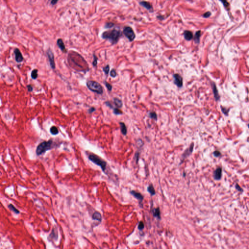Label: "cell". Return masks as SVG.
Here are the masks:
<instances>
[{"label":"cell","mask_w":249,"mask_h":249,"mask_svg":"<svg viewBox=\"0 0 249 249\" xmlns=\"http://www.w3.org/2000/svg\"><path fill=\"white\" fill-rule=\"evenodd\" d=\"M68 61L72 67L76 70L84 71L87 70L88 65L83 57L77 52L71 51L68 57Z\"/></svg>","instance_id":"obj_1"},{"label":"cell","mask_w":249,"mask_h":249,"mask_svg":"<svg viewBox=\"0 0 249 249\" xmlns=\"http://www.w3.org/2000/svg\"><path fill=\"white\" fill-rule=\"evenodd\" d=\"M122 36V33L120 30L113 29L104 32L102 34V37L103 39L108 40L111 44H114L118 42Z\"/></svg>","instance_id":"obj_2"},{"label":"cell","mask_w":249,"mask_h":249,"mask_svg":"<svg viewBox=\"0 0 249 249\" xmlns=\"http://www.w3.org/2000/svg\"><path fill=\"white\" fill-rule=\"evenodd\" d=\"M53 141L50 140L48 141H44L38 145L36 149V154L40 156L44 153L47 150H50L53 148Z\"/></svg>","instance_id":"obj_3"},{"label":"cell","mask_w":249,"mask_h":249,"mask_svg":"<svg viewBox=\"0 0 249 249\" xmlns=\"http://www.w3.org/2000/svg\"><path fill=\"white\" fill-rule=\"evenodd\" d=\"M89 159L94 164L100 166L103 172H105L107 166V162L106 161L102 160L98 156L92 154H90L89 156Z\"/></svg>","instance_id":"obj_4"},{"label":"cell","mask_w":249,"mask_h":249,"mask_svg":"<svg viewBox=\"0 0 249 249\" xmlns=\"http://www.w3.org/2000/svg\"><path fill=\"white\" fill-rule=\"evenodd\" d=\"M87 86L91 91L98 94H102L103 90L102 86L97 82L95 81H89L87 82Z\"/></svg>","instance_id":"obj_5"},{"label":"cell","mask_w":249,"mask_h":249,"mask_svg":"<svg viewBox=\"0 0 249 249\" xmlns=\"http://www.w3.org/2000/svg\"><path fill=\"white\" fill-rule=\"evenodd\" d=\"M123 34L127 37L129 42H132L135 38V34L132 28L130 26H125L123 29Z\"/></svg>","instance_id":"obj_6"},{"label":"cell","mask_w":249,"mask_h":249,"mask_svg":"<svg viewBox=\"0 0 249 249\" xmlns=\"http://www.w3.org/2000/svg\"><path fill=\"white\" fill-rule=\"evenodd\" d=\"M46 54L48 56V58L49 59L51 67L53 69H55V60H54V54L52 51L50 49H48L47 51Z\"/></svg>","instance_id":"obj_7"},{"label":"cell","mask_w":249,"mask_h":249,"mask_svg":"<svg viewBox=\"0 0 249 249\" xmlns=\"http://www.w3.org/2000/svg\"><path fill=\"white\" fill-rule=\"evenodd\" d=\"M14 53L15 56V60L16 62L20 63L22 62L23 60V55L18 48H15L14 50Z\"/></svg>","instance_id":"obj_8"},{"label":"cell","mask_w":249,"mask_h":249,"mask_svg":"<svg viewBox=\"0 0 249 249\" xmlns=\"http://www.w3.org/2000/svg\"><path fill=\"white\" fill-rule=\"evenodd\" d=\"M174 83L179 87H181L183 86V78L179 74H175L173 75Z\"/></svg>","instance_id":"obj_9"},{"label":"cell","mask_w":249,"mask_h":249,"mask_svg":"<svg viewBox=\"0 0 249 249\" xmlns=\"http://www.w3.org/2000/svg\"><path fill=\"white\" fill-rule=\"evenodd\" d=\"M222 177V169L221 167L217 168L214 172V178L216 180H221Z\"/></svg>","instance_id":"obj_10"},{"label":"cell","mask_w":249,"mask_h":249,"mask_svg":"<svg viewBox=\"0 0 249 249\" xmlns=\"http://www.w3.org/2000/svg\"><path fill=\"white\" fill-rule=\"evenodd\" d=\"M56 43H57V46H59V47L60 48V49L61 50L62 52H64V53H66L67 52L65 45L61 39H59L58 40H57Z\"/></svg>","instance_id":"obj_11"},{"label":"cell","mask_w":249,"mask_h":249,"mask_svg":"<svg viewBox=\"0 0 249 249\" xmlns=\"http://www.w3.org/2000/svg\"><path fill=\"white\" fill-rule=\"evenodd\" d=\"M193 148H194V144H193V143H192V145L190 146V148L188 149H187L184 151V154H183V157L184 159L186 158L188 156H189L191 154V153H192L193 150Z\"/></svg>","instance_id":"obj_12"},{"label":"cell","mask_w":249,"mask_h":249,"mask_svg":"<svg viewBox=\"0 0 249 249\" xmlns=\"http://www.w3.org/2000/svg\"><path fill=\"white\" fill-rule=\"evenodd\" d=\"M130 194L134 197H135L136 198H137V199L139 200L140 201V202H142V201L143 200V195H142V194L141 193H140L139 192H137L135 191L132 190V191H130Z\"/></svg>","instance_id":"obj_13"},{"label":"cell","mask_w":249,"mask_h":249,"mask_svg":"<svg viewBox=\"0 0 249 249\" xmlns=\"http://www.w3.org/2000/svg\"><path fill=\"white\" fill-rule=\"evenodd\" d=\"M92 218L93 220H96L101 222L102 221V216L99 212L95 211L92 216Z\"/></svg>","instance_id":"obj_14"},{"label":"cell","mask_w":249,"mask_h":249,"mask_svg":"<svg viewBox=\"0 0 249 249\" xmlns=\"http://www.w3.org/2000/svg\"><path fill=\"white\" fill-rule=\"evenodd\" d=\"M153 215L154 217H157L159 219H161V212L159 208H155L152 210Z\"/></svg>","instance_id":"obj_15"},{"label":"cell","mask_w":249,"mask_h":249,"mask_svg":"<svg viewBox=\"0 0 249 249\" xmlns=\"http://www.w3.org/2000/svg\"><path fill=\"white\" fill-rule=\"evenodd\" d=\"M184 37L187 41H190L193 37L192 33L189 31H185L184 33Z\"/></svg>","instance_id":"obj_16"},{"label":"cell","mask_w":249,"mask_h":249,"mask_svg":"<svg viewBox=\"0 0 249 249\" xmlns=\"http://www.w3.org/2000/svg\"><path fill=\"white\" fill-rule=\"evenodd\" d=\"M140 5H142V6L146 8L147 9H148V10H150L151 9H152V5L149 3H148L147 2H145V1L141 2H140Z\"/></svg>","instance_id":"obj_17"},{"label":"cell","mask_w":249,"mask_h":249,"mask_svg":"<svg viewBox=\"0 0 249 249\" xmlns=\"http://www.w3.org/2000/svg\"><path fill=\"white\" fill-rule=\"evenodd\" d=\"M119 124L120 126V129H121L122 133L124 135H126L127 133V129L125 124L123 122H120Z\"/></svg>","instance_id":"obj_18"},{"label":"cell","mask_w":249,"mask_h":249,"mask_svg":"<svg viewBox=\"0 0 249 249\" xmlns=\"http://www.w3.org/2000/svg\"><path fill=\"white\" fill-rule=\"evenodd\" d=\"M213 90L214 97H215V98L216 100H218L219 99V95H218V91H217V89L216 86L215 84V83L213 84Z\"/></svg>","instance_id":"obj_19"},{"label":"cell","mask_w":249,"mask_h":249,"mask_svg":"<svg viewBox=\"0 0 249 249\" xmlns=\"http://www.w3.org/2000/svg\"><path fill=\"white\" fill-rule=\"evenodd\" d=\"M114 103L115 105V106L118 108H121L123 106V103L122 101L117 98H114Z\"/></svg>","instance_id":"obj_20"},{"label":"cell","mask_w":249,"mask_h":249,"mask_svg":"<svg viewBox=\"0 0 249 249\" xmlns=\"http://www.w3.org/2000/svg\"><path fill=\"white\" fill-rule=\"evenodd\" d=\"M8 208L16 214H18L19 213H20V211H19L12 204H9L8 205Z\"/></svg>","instance_id":"obj_21"},{"label":"cell","mask_w":249,"mask_h":249,"mask_svg":"<svg viewBox=\"0 0 249 249\" xmlns=\"http://www.w3.org/2000/svg\"><path fill=\"white\" fill-rule=\"evenodd\" d=\"M148 191L152 196L156 194L155 189L154 187H153L152 184H150L148 186Z\"/></svg>","instance_id":"obj_22"},{"label":"cell","mask_w":249,"mask_h":249,"mask_svg":"<svg viewBox=\"0 0 249 249\" xmlns=\"http://www.w3.org/2000/svg\"><path fill=\"white\" fill-rule=\"evenodd\" d=\"M200 37V31H198L195 34L194 37V42L196 43H198L199 42V37Z\"/></svg>","instance_id":"obj_23"},{"label":"cell","mask_w":249,"mask_h":249,"mask_svg":"<svg viewBox=\"0 0 249 249\" xmlns=\"http://www.w3.org/2000/svg\"><path fill=\"white\" fill-rule=\"evenodd\" d=\"M37 72H38V70L37 69H34L31 72V76L33 79H36L37 78V76H38Z\"/></svg>","instance_id":"obj_24"},{"label":"cell","mask_w":249,"mask_h":249,"mask_svg":"<svg viewBox=\"0 0 249 249\" xmlns=\"http://www.w3.org/2000/svg\"><path fill=\"white\" fill-rule=\"evenodd\" d=\"M50 132L53 135H56L59 133V130L56 127L53 126L50 128Z\"/></svg>","instance_id":"obj_25"},{"label":"cell","mask_w":249,"mask_h":249,"mask_svg":"<svg viewBox=\"0 0 249 249\" xmlns=\"http://www.w3.org/2000/svg\"><path fill=\"white\" fill-rule=\"evenodd\" d=\"M93 61L92 62V65L94 67H95L97 66V60H98V58L97 57V56L95 55H93Z\"/></svg>","instance_id":"obj_26"},{"label":"cell","mask_w":249,"mask_h":249,"mask_svg":"<svg viewBox=\"0 0 249 249\" xmlns=\"http://www.w3.org/2000/svg\"><path fill=\"white\" fill-rule=\"evenodd\" d=\"M149 117L153 119L156 120L157 119V115L155 112H151L149 113Z\"/></svg>","instance_id":"obj_27"},{"label":"cell","mask_w":249,"mask_h":249,"mask_svg":"<svg viewBox=\"0 0 249 249\" xmlns=\"http://www.w3.org/2000/svg\"><path fill=\"white\" fill-rule=\"evenodd\" d=\"M103 70L106 74H108L110 71V66L109 65H107L106 67H105L103 68Z\"/></svg>","instance_id":"obj_28"},{"label":"cell","mask_w":249,"mask_h":249,"mask_svg":"<svg viewBox=\"0 0 249 249\" xmlns=\"http://www.w3.org/2000/svg\"><path fill=\"white\" fill-rule=\"evenodd\" d=\"M144 227H145V225L143 222L140 221L138 224V229L139 230H143V228H144Z\"/></svg>","instance_id":"obj_29"},{"label":"cell","mask_w":249,"mask_h":249,"mask_svg":"<svg viewBox=\"0 0 249 249\" xmlns=\"http://www.w3.org/2000/svg\"><path fill=\"white\" fill-rule=\"evenodd\" d=\"M114 113L116 115H119V114H122L123 112L121 110H119V109L115 108L114 109Z\"/></svg>","instance_id":"obj_30"},{"label":"cell","mask_w":249,"mask_h":249,"mask_svg":"<svg viewBox=\"0 0 249 249\" xmlns=\"http://www.w3.org/2000/svg\"><path fill=\"white\" fill-rule=\"evenodd\" d=\"M105 85H106V87L108 89V90L109 91H111V90H112V86L110 84H109V83L107 82L106 81H105Z\"/></svg>","instance_id":"obj_31"},{"label":"cell","mask_w":249,"mask_h":249,"mask_svg":"<svg viewBox=\"0 0 249 249\" xmlns=\"http://www.w3.org/2000/svg\"><path fill=\"white\" fill-rule=\"evenodd\" d=\"M110 75H111V77H112V78L115 77V76L117 75V73L116 72V71L114 69L111 70V73H110Z\"/></svg>","instance_id":"obj_32"},{"label":"cell","mask_w":249,"mask_h":249,"mask_svg":"<svg viewBox=\"0 0 249 249\" xmlns=\"http://www.w3.org/2000/svg\"><path fill=\"white\" fill-rule=\"evenodd\" d=\"M114 25V23H107L106 24H105V28H111Z\"/></svg>","instance_id":"obj_33"},{"label":"cell","mask_w":249,"mask_h":249,"mask_svg":"<svg viewBox=\"0 0 249 249\" xmlns=\"http://www.w3.org/2000/svg\"><path fill=\"white\" fill-rule=\"evenodd\" d=\"M27 88L28 91L29 92H31L33 91V87H32V86L31 85H28L27 86Z\"/></svg>","instance_id":"obj_34"},{"label":"cell","mask_w":249,"mask_h":249,"mask_svg":"<svg viewBox=\"0 0 249 249\" xmlns=\"http://www.w3.org/2000/svg\"><path fill=\"white\" fill-rule=\"evenodd\" d=\"M214 155L215 157H219V156H221V152H220L219 151H215L214 152Z\"/></svg>","instance_id":"obj_35"},{"label":"cell","mask_w":249,"mask_h":249,"mask_svg":"<svg viewBox=\"0 0 249 249\" xmlns=\"http://www.w3.org/2000/svg\"><path fill=\"white\" fill-rule=\"evenodd\" d=\"M222 3L226 7H227L228 6H229V4L227 2V0H220Z\"/></svg>","instance_id":"obj_36"},{"label":"cell","mask_w":249,"mask_h":249,"mask_svg":"<svg viewBox=\"0 0 249 249\" xmlns=\"http://www.w3.org/2000/svg\"><path fill=\"white\" fill-rule=\"evenodd\" d=\"M235 188L239 191H240V192H242V191H243V189L240 186H239V185L238 184H236Z\"/></svg>","instance_id":"obj_37"},{"label":"cell","mask_w":249,"mask_h":249,"mask_svg":"<svg viewBox=\"0 0 249 249\" xmlns=\"http://www.w3.org/2000/svg\"><path fill=\"white\" fill-rule=\"evenodd\" d=\"M59 0H51V4L53 5H54L56 4V3L58 2Z\"/></svg>","instance_id":"obj_38"},{"label":"cell","mask_w":249,"mask_h":249,"mask_svg":"<svg viewBox=\"0 0 249 249\" xmlns=\"http://www.w3.org/2000/svg\"><path fill=\"white\" fill-rule=\"evenodd\" d=\"M95 111V109L94 108H93V107H92L88 110V111L89 113H92L93 112H94Z\"/></svg>","instance_id":"obj_39"},{"label":"cell","mask_w":249,"mask_h":249,"mask_svg":"<svg viewBox=\"0 0 249 249\" xmlns=\"http://www.w3.org/2000/svg\"><path fill=\"white\" fill-rule=\"evenodd\" d=\"M210 15H211V13L210 12H207L205 13L203 16L204 18H208L209 17H210Z\"/></svg>","instance_id":"obj_40"},{"label":"cell","mask_w":249,"mask_h":249,"mask_svg":"<svg viewBox=\"0 0 249 249\" xmlns=\"http://www.w3.org/2000/svg\"><path fill=\"white\" fill-rule=\"evenodd\" d=\"M139 153H138V152L136 153V154H135V159H136V162H137H137H138V160H139Z\"/></svg>","instance_id":"obj_41"}]
</instances>
